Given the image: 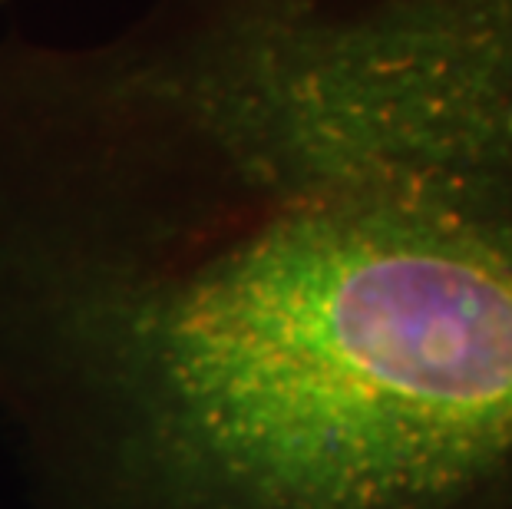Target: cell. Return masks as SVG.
Segmentation results:
<instances>
[{
	"label": "cell",
	"mask_w": 512,
	"mask_h": 509,
	"mask_svg": "<svg viewBox=\"0 0 512 509\" xmlns=\"http://www.w3.org/2000/svg\"><path fill=\"white\" fill-rule=\"evenodd\" d=\"M209 242L70 305L143 509H512V116L238 156Z\"/></svg>",
	"instance_id": "1"
}]
</instances>
